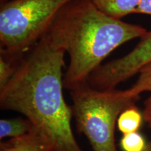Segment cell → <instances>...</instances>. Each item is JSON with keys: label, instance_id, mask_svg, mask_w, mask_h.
<instances>
[{"label": "cell", "instance_id": "6da1fadb", "mask_svg": "<svg viewBox=\"0 0 151 151\" xmlns=\"http://www.w3.org/2000/svg\"><path fill=\"white\" fill-rule=\"evenodd\" d=\"M66 52L44 35L20 60L0 90V106L30 120L55 151H83L71 127L73 112L63 96Z\"/></svg>", "mask_w": 151, "mask_h": 151}, {"label": "cell", "instance_id": "7a4b0ae2", "mask_svg": "<svg viewBox=\"0 0 151 151\" xmlns=\"http://www.w3.org/2000/svg\"><path fill=\"white\" fill-rule=\"evenodd\" d=\"M146 32L140 25L104 14L90 0H72L57 15L45 35L69 55L63 83L71 91L86 84L113 50Z\"/></svg>", "mask_w": 151, "mask_h": 151}, {"label": "cell", "instance_id": "3957f363", "mask_svg": "<svg viewBox=\"0 0 151 151\" xmlns=\"http://www.w3.org/2000/svg\"><path fill=\"white\" fill-rule=\"evenodd\" d=\"M77 129L88 138L93 151H118L115 130L119 116L136 104L126 90H99L88 83L70 91Z\"/></svg>", "mask_w": 151, "mask_h": 151}, {"label": "cell", "instance_id": "277c9868", "mask_svg": "<svg viewBox=\"0 0 151 151\" xmlns=\"http://www.w3.org/2000/svg\"><path fill=\"white\" fill-rule=\"evenodd\" d=\"M72 0H1L0 50L22 58Z\"/></svg>", "mask_w": 151, "mask_h": 151}, {"label": "cell", "instance_id": "5b68a950", "mask_svg": "<svg viewBox=\"0 0 151 151\" xmlns=\"http://www.w3.org/2000/svg\"><path fill=\"white\" fill-rule=\"evenodd\" d=\"M140 39L129 53L98 67L90 74L88 84L99 90L116 89L122 82L139 73L141 68L151 62V31Z\"/></svg>", "mask_w": 151, "mask_h": 151}, {"label": "cell", "instance_id": "8992f818", "mask_svg": "<svg viewBox=\"0 0 151 151\" xmlns=\"http://www.w3.org/2000/svg\"><path fill=\"white\" fill-rule=\"evenodd\" d=\"M0 151H55L50 141L34 127L28 133L0 143Z\"/></svg>", "mask_w": 151, "mask_h": 151}, {"label": "cell", "instance_id": "52a82bcc", "mask_svg": "<svg viewBox=\"0 0 151 151\" xmlns=\"http://www.w3.org/2000/svg\"><path fill=\"white\" fill-rule=\"evenodd\" d=\"M99 11L111 18L121 20L134 14L141 0H90Z\"/></svg>", "mask_w": 151, "mask_h": 151}, {"label": "cell", "instance_id": "ba28073f", "mask_svg": "<svg viewBox=\"0 0 151 151\" xmlns=\"http://www.w3.org/2000/svg\"><path fill=\"white\" fill-rule=\"evenodd\" d=\"M143 120V113L136 104L125 109L118 117L117 125L118 130L123 134L139 131Z\"/></svg>", "mask_w": 151, "mask_h": 151}, {"label": "cell", "instance_id": "9c48e42d", "mask_svg": "<svg viewBox=\"0 0 151 151\" xmlns=\"http://www.w3.org/2000/svg\"><path fill=\"white\" fill-rule=\"evenodd\" d=\"M35 127L27 118H16L0 120V139L15 138L25 134Z\"/></svg>", "mask_w": 151, "mask_h": 151}, {"label": "cell", "instance_id": "30bf717a", "mask_svg": "<svg viewBox=\"0 0 151 151\" xmlns=\"http://www.w3.org/2000/svg\"><path fill=\"white\" fill-rule=\"evenodd\" d=\"M22 58L15 57L0 50V90L12 78Z\"/></svg>", "mask_w": 151, "mask_h": 151}, {"label": "cell", "instance_id": "8fae6325", "mask_svg": "<svg viewBox=\"0 0 151 151\" xmlns=\"http://www.w3.org/2000/svg\"><path fill=\"white\" fill-rule=\"evenodd\" d=\"M125 90L128 95L137 99L143 92H151V62L141 68L137 80L129 89Z\"/></svg>", "mask_w": 151, "mask_h": 151}, {"label": "cell", "instance_id": "7c38bea8", "mask_svg": "<svg viewBox=\"0 0 151 151\" xmlns=\"http://www.w3.org/2000/svg\"><path fill=\"white\" fill-rule=\"evenodd\" d=\"M147 144L146 139L139 132L123 134L120 142L123 151H145Z\"/></svg>", "mask_w": 151, "mask_h": 151}, {"label": "cell", "instance_id": "4fadbf2b", "mask_svg": "<svg viewBox=\"0 0 151 151\" xmlns=\"http://www.w3.org/2000/svg\"><path fill=\"white\" fill-rule=\"evenodd\" d=\"M144 107L143 110V120L148 124V127L151 129V95L144 101Z\"/></svg>", "mask_w": 151, "mask_h": 151}, {"label": "cell", "instance_id": "5bb4252c", "mask_svg": "<svg viewBox=\"0 0 151 151\" xmlns=\"http://www.w3.org/2000/svg\"><path fill=\"white\" fill-rule=\"evenodd\" d=\"M134 14H146L151 16V0H141L140 5Z\"/></svg>", "mask_w": 151, "mask_h": 151}, {"label": "cell", "instance_id": "9a60e30c", "mask_svg": "<svg viewBox=\"0 0 151 151\" xmlns=\"http://www.w3.org/2000/svg\"><path fill=\"white\" fill-rule=\"evenodd\" d=\"M145 151H151V141H149L148 143V144H147V147Z\"/></svg>", "mask_w": 151, "mask_h": 151}]
</instances>
